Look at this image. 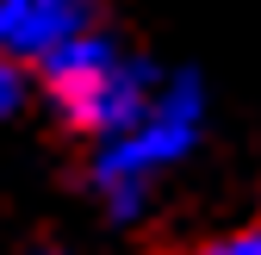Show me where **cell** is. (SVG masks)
I'll list each match as a JSON object with an SVG mask.
<instances>
[{
    "label": "cell",
    "instance_id": "5",
    "mask_svg": "<svg viewBox=\"0 0 261 255\" xmlns=\"http://www.w3.org/2000/svg\"><path fill=\"white\" fill-rule=\"evenodd\" d=\"M187 255H261V224H243V231H224L199 249H187Z\"/></svg>",
    "mask_w": 261,
    "mask_h": 255
},
{
    "label": "cell",
    "instance_id": "4",
    "mask_svg": "<svg viewBox=\"0 0 261 255\" xmlns=\"http://www.w3.org/2000/svg\"><path fill=\"white\" fill-rule=\"evenodd\" d=\"M25 100H31V69H19L13 56H0V124L19 118Z\"/></svg>",
    "mask_w": 261,
    "mask_h": 255
},
{
    "label": "cell",
    "instance_id": "2",
    "mask_svg": "<svg viewBox=\"0 0 261 255\" xmlns=\"http://www.w3.org/2000/svg\"><path fill=\"white\" fill-rule=\"evenodd\" d=\"M31 87L50 100L56 124H69L87 143H106L155 100L162 69L149 56H137L124 38H112L106 25H93L75 44H62L50 62H38V69H31Z\"/></svg>",
    "mask_w": 261,
    "mask_h": 255
},
{
    "label": "cell",
    "instance_id": "3",
    "mask_svg": "<svg viewBox=\"0 0 261 255\" xmlns=\"http://www.w3.org/2000/svg\"><path fill=\"white\" fill-rule=\"evenodd\" d=\"M93 25H100V0H0V56L38 69Z\"/></svg>",
    "mask_w": 261,
    "mask_h": 255
},
{
    "label": "cell",
    "instance_id": "6",
    "mask_svg": "<svg viewBox=\"0 0 261 255\" xmlns=\"http://www.w3.org/2000/svg\"><path fill=\"white\" fill-rule=\"evenodd\" d=\"M31 255H69V249H31Z\"/></svg>",
    "mask_w": 261,
    "mask_h": 255
},
{
    "label": "cell",
    "instance_id": "1",
    "mask_svg": "<svg viewBox=\"0 0 261 255\" xmlns=\"http://www.w3.org/2000/svg\"><path fill=\"white\" fill-rule=\"evenodd\" d=\"M205 143V87L199 75H162L155 100L124 124L118 137L87 143V193L100 199L112 224H137L149 212L155 187L187 168Z\"/></svg>",
    "mask_w": 261,
    "mask_h": 255
}]
</instances>
